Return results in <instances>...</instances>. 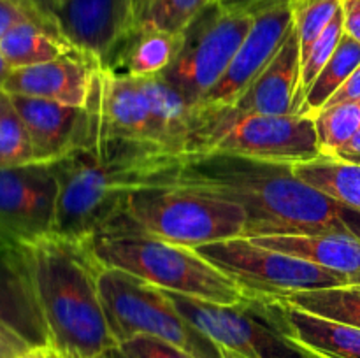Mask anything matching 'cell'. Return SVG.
Instances as JSON below:
<instances>
[{"label": "cell", "instance_id": "6da1fadb", "mask_svg": "<svg viewBox=\"0 0 360 358\" xmlns=\"http://www.w3.org/2000/svg\"><path fill=\"white\" fill-rule=\"evenodd\" d=\"M176 185L204 190L246 211L245 237L348 234L360 239V213L297 178L288 164L206 153L183 161Z\"/></svg>", "mask_w": 360, "mask_h": 358}, {"label": "cell", "instance_id": "7a4b0ae2", "mask_svg": "<svg viewBox=\"0 0 360 358\" xmlns=\"http://www.w3.org/2000/svg\"><path fill=\"white\" fill-rule=\"evenodd\" d=\"M183 161L155 142L88 139L51 161L58 183L53 235L88 241L112 230L132 190L174 183Z\"/></svg>", "mask_w": 360, "mask_h": 358}, {"label": "cell", "instance_id": "3957f363", "mask_svg": "<svg viewBox=\"0 0 360 358\" xmlns=\"http://www.w3.org/2000/svg\"><path fill=\"white\" fill-rule=\"evenodd\" d=\"M27 265L35 298L62 358H101L116 346L98 291L101 262L86 241L48 235L16 246Z\"/></svg>", "mask_w": 360, "mask_h": 358}, {"label": "cell", "instance_id": "277c9868", "mask_svg": "<svg viewBox=\"0 0 360 358\" xmlns=\"http://www.w3.org/2000/svg\"><path fill=\"white\" fill-rule=\"evenodd\" d=\"M86 244L102 267L129 272L165 291L224 305L246 298L234 279L193 248L172 244L139 230L105 232L88 239Z\"/></svg>", "mask_w": 360, "mask_h": 358}, {"label": "cell", "instance_id": "5b68a950", "mask_svg": "<svg viewBox=\"0 0 360 358\" xmlns=\"http://www.w3.org/2000/svg\"><path fill=\"white\" fill-rule=\"evenodd\" d=\"M246 223L248 216L239 204L169 183L132 190L125 199L122 220L109 232L139 230L172 244L199 248L245 237Z\"/></svg>", "mask_w": 360, "mask_h": 358}, {"label": "cell", "instance_id": "8992f818", "mask_svg": "<svg viewBox=\"0 0 360 358\" xmlns=\"http://www.w3.org/2000/svg\"><path fill=\"white\" fill-rule=\"evenodd\" d=\"M98 291L116 343L151 336L195 358H225L224 351L178 311L162 288L120 269L101 267Z\"/></svg>", "mask_w": 360, "mask_h": 358}, {"label": "cell", "instance_id": "52a82bcc", "mask_svg": "<svg viewBox=\"0 0 360 358\" xmlns=\"http://www.w3.org/2000/svg\"><path fill=\"white\" fill-rule=\"evenodd\" d=\"M178 311L206 333L225 358H326L292 339L274 318L269 302L246 295L224 305L165 291Z\"/></svg>", "mask_w": 360, "mask_h": 358}, {"label": "cell", "instance_id": "ba28073f", "mask_svg": "<svg viewBox=\"0 0 360 358\" xmlns=\"http://www.w3.org/2000/svg\"><path fill=\"white\" fill-rule=\"evenodd\" d=\"M252 25L250 6L211 4L179 34L178 51L162 77L195 107L224 76Z\"/></svg>", "mask_w": 360, "mask_h": 358}, {"label": "cell", "instance_id": "9c48e42d", "mask_svg": "<svg viewBox=\"0 0 360 358\" xmlns=\"http://www.w3.org/2000/svg\"><path fill=\"white\" fill-rule=\"evenodd\" d=\"M193 249L252 297L281 298L299 291L352 283L333 270L255 244L250 237L210 242Z\"/></svg>", "mask_w": 360, "mask_h": 358}, {"label": "cell", "instance_id": "30bf717a", "mask_svg": "<svg viewBox=\"0 0 360 358\" xmlns=\"http://www.w3.org/2000/svg\"><path fill=\"white\" fill-rule=\"evenodd\" d=\"M299 79H301V46H299L297 32L292 27L276 56L234 105L225 111L197 119L188 157L204 153L214 137L246 116L297 112Z\"/></svg>", "mask_w": 360, "mask_h": 358}, {"label": "cell", "instance_id": "8fae6325", "mask_svg": "<svg viewBox=\"0 0 360 358\" xmlns=\"http://www.w3.org/2000/svg\"><path fill=\"white\" fill-rule=\"evenodd\" d=\"M250 7L253 11L252 28L220 81L195 105L193 126L199 118L234 105L276 56L294 27L290 0H259Z\"/></svg>", "mask_w": 360, "mask_h": 358}, {"label": "cell", "instance_id": "7c38bea8", "mask_svg": "<svg viewBox=\"0 0 360 358\" xmlns=\"http://www.w3.org/2000/svg\"><path fill=\"white\" fill-rule=\"evenodd\" d=\"M224 153L273 164H301L322 154L315 118L306 114H253L224 130L204 153Z\"/></svg>", "mask_w": 360, "mask_h": 358}, {"label": "cell", "instance_id": "4fadbf2b", "mask_svg": "<svg viewBox=\"0 0 360 358\" xmlns=\"http://www.w3.org/2000/svg\"><path fill=\"white\" fill-rule=\"evenodd\" d=\"M56 197L51 164L0 168V244L16 248L53 235Z\"/></svg>", "mask_w": 360, "mask_h": 358}, {"label": "cell", "instance_id": "5bb4252c", "mask_svg": "<svg viewBox=\"0 0 360 358\" xmlns=\"http://www.w3.org/2000/svg\"><path fill=\"white\" fill-rule=\"evenodd\" d=\"M84 109L88 114L86 140L129 139L158 144L150 105L137 77L97 63Z\"/></svg>", "mask_w": 360, "mask_h": 358}, {"label": "cell", "instance_id": "9a60e30c", "mask_svg": "<svg viewBox=\"0 0 360 358\" xmlns=\"http://www.w3.org/2000/svg\"><path fill=\"white\" fill-rule=\"evenodd\" d=\"M56 16L69 44L91 62L111 67L136 30V0H67Z\"/></svg>", "mask_w": 360, "mask_h": 358}, {"label": "cell", "instance_id": "2e32d148", "mask_svg": "<svg viewBox=\"0 0 360 358\" xmlns=\"http://www.w3.org/2000/svg\"><path fill=\"white\" fill-rule=\"evenodd\" d=\"M0 339L20 354L51 347L21 251L0 244Z\"/></svg>", "mask_w": 360, "mask_h": 358}, {"label": "cell", "instance_id": "e0dca14e", "mask_svg": "<svg viewBox=\"0 0 360 358\" xmlns=\"http://www.w3.org/2000/svg\"><path fill=\"white\" fill-rule=\"evenodd\" d=\"M9 98L23 119L35 161L51 164L86 140L88 114L84 107L21 95H9Z\"/></svg>", "mask_w": 360, "mask_h": 358}, {"label": "cell", "instance_id": "ac0fdd59", "mask_svg": "<svg viewBox=\"0 0 360 358\" xmlns=\"http://www.w3.org/2000/svg\"><path fill=\"white\" fill-rule=\"evenodd\" d=\"M95 65L81 53H72L39 65L14 69L4 81L2 91L84 107Z\"/></svg>", "mask_w": 360, "mask_h": 358}, {"label": "cell", "instance_id": "d6986e66", "mask_svg": "<svg viewBox=\"0 0 360 358\" xmlns=\"http://www.w3.org/2000/svg\"><path fill=\"white\" fill-rule=\"evenodd\" d=\"M255 244L276 249L341 274L360 283V239L348 234H274L250 237Z\"/></svg>", "mask_w": 360, "mask_h": 358}, {"label": "cell", "instance_id": "ffe728a7", "mask_svg": "<svg viewBox=\"0 0 360 358\" xmlns=\"http://www.w3.org/2000/svg\"><path fill=\"white\" fill-rule=\"evenodd\" d=\"M285 332L326 358H360V329L333 321L280 298H266Z\"/></svg>", "mask_w": 360, "mask_h": 358}, {"label": "cell", "instance_id": "44dd1931", "mask_svg": "<svg viewBox=\"0 0 360 358\" xmlns=\"http://www.w3.org/2000/svg\"><path fill=\"white\" fill-rule=\"evenodd\" d=\"M178 41L179 35L137 27L123 42L109 69L134 77L157 76L172 63Z\"/></svg>", "mask_w": 360, "mask_h": 358}, {"label": "cell", "instance_id": "7402d4cb", "mask_svg": "<svg viewBox=\"0 0 360 358\" xmlns=\"http://www.w3.org/2000/svg\"><path fill=\"white\" fill-rule=\"evenodd\" d=\"M72 53L79 51L65 39L49 34L32 21L16 23L0 39V56L11 70L51 62Z\"/></svg>", "mask_w": 360, "mask_h": 358}, {"label": "cell", "instance_id": "603a6c76", "mask_svg": "<svg viewBox=\"0 0 360 358\" xmlns=\"http://www.w3.org/2000/svg\"><path fill=\"white\" fill-rule=\"evenodd\" d=\"M301 181L360 213V165L320 154L315 160L292 165Z\"/></svg>", "mask_w": 360, "mask_h": 358}, {"label": "cell", "instance_id": "cb8c5ba5", "mask_svg": "<svg viewBox=\"0 0 360 358\" xmlns=\"http://www.w3.org/2000/svg\"><path fill=\"white\" fill-rule=\"evenodd\" d=\"M360 65V44L343 34L336 51L333 53L327 65L322 72L316 76L309 90L306 91L302 98L299 114H306L315 118L320 111L327 105V102L333 98V95L347 83L348 77L354 74V70Z\"/></svg>", "mask_w": 360, "mask_h": 358}, {"label": "cell", "instance_id": "d4e9b609", "mask_svg": "<svg viewBox=\"0 0 360 358\" xmlns=\"http://www.w3.org/2000/svg\"><path fill=\"white\" fill-rule=\"evenodd\" d=\"M280 300L311 314L360 329V283L299 291Z\"/></svg>", "mask_w": 360, "mask_h": 358}, {"label": "cell", "instance_id": "484cf974", "mask_svg": "<svg viewBox=\"0 0 360 358\" xmlns=\"http://www.w3.org/2000/svg\"><path fill=\"white\" fill-rule=\"evenodd\" d=\"M221 0H146L136 28L179 35L206 7Z\"/></svg>", "mask_w": 360, "mask_h": 358}, {"label": "cell", "instance_id": "4316f807", "mask_svg": "<svg viewBox=\"0 0 360 358\" xmlns=\"http://www.w3.org/2000/svg\"><path fill=\"white\" fill-rule=\"evenodd\" d=\"M315 126L320 151L333 157L360 130V98L326 105L315 116Z\"/></svg>", "mask_w": 360, "mask_h": 358}, {"label": "cell", "instance_id": "83f0119b", "mask_svg": "<svg viewBox=\"0 0 360 358\" xmlns=\"http://www.w3.org/2000/svg\"><path fill=\"white\" fill-rule=\"evenodd\" d=\"M35 154L23 119L4 91L0 105V168L34 164Z\"/></svg>", "mask_w": 360, "mask_h": 358}, {"label": "cell", "instance_id": "f1b7e54d", "mask_svg": "<svg viewBox=\"0 0 360 358\" xmlns=\"http://www.w3.org/2000/svg\"><path fill=\"white\" fill-rule=\"evenodd\" d=\"M341 9L340 0H290L292 21L301 46V60Z\"/></svg>", "mask_w": 360, "mask_h": 358}, {"label": "cell", "instance_id": "f546056e", "mask_svg": "<svg viewBox=\"0 0 360 358\" xmlns=\"http://www.w3.org/2000/svg\"><path fill=\"white\" fill-rule=\"evenodd\" d=\"M343 34V14H341L340 9L336 16H334V20L329 23V27L322 32L319 41L313 44L311 49H309L308 55L301 60V79H299L297 90V112L299 109H301L302 98H304L306 91L309 90L313 81H315L316 76L322 72V69L327 65V62L330 60L333 53L336 51Z\"/></svg>", "mask_w": 360, "mask_h": 358}, {"label": "cell", "instance_id": "4dcf8cb0", "mask_svg": "<svg viewBox=\"0 0 360 358\" xmlns=\"http://www.w3.org/2000/svg\"><path fill=\"white\" fill-rule=\"evenodd\" d=\"M101 358H195L188 351L151 336H134L116 344Z\"/></svg>", "mask_w": 360, "mask_h": 358}, {"label": "cell", "instance_id": "1f68e13d", "mask_svg": "<svg viewBox=\"0 0 360 358\" xmlns=\"http://www.w3.org/2000/svg\"><path fill=\"white\" fill-rule=\"evenodd\" d=\"M7 2L14 4L18 9L23 11L35 25L48 30L49 34L62 37V32L58 27V16H56V6L53 0H7Z\"/></svg>", "mask_w": 360, "mask_h": 358}, {"label": "cell", "instance_id": "d6a6232c", "mask_svg": "<svg viewBox=\"0 0 360 358\" xmlns=\"http://www.w3.org/2000/svg\"><path fill=\"white\" fill-rule=\"evenodd\" d=\"M343 30L360 44V0H340Z\"/></svg>", "mask_w": 360, "mask_h": 358}, {"label": "cell", "instance_id": "836d02e7", "mask_svg": "<svg viewBox=\"0 0 360 358\" xmlns=\"http://www.w3.org/2000/svg\"><path fill=\"white\" fill-rule=\"evenodd\" d=\"M21 21H32L27 14L21 9H18L14 4L7 2V0H0V39L2 35L9 30L11 27H14L16 23ZM34 23V21H32Z\"/></svg>", "mask_w": 360, "mask_h": 358}, {"label": "cell", "instance_id": "e575fe53", "mask_svg": "<svg viewBox=\"0 0 360 358\" xmlns=\"http://www.w3.org/2000/svg\"><path fill=\"white\" fill-rule=\"evenodd\" d=\"M357 98H360V65L354 70V74L348 77L347 83L333 95V98L327 102V105H334L347 100H357Z\"/></svg>", "mask_w": 360, "mask_h": 358}, {"label": "cell", "instance_id": "d590c367", "mask_svg": "<svg viewBox=\"0 0 360 358\" xmlns=\"http://www.w3.org/2000/svg\"><path fill=\"white\" fill-rule=\"evenodd\" d=\"M327 157H329V154H327ZM333 157L345 161H350V164L360 165V130L347 144H343Z\"/></svg>", "mask_w": 360, "mask_h": 358}, {"label": "cell", "instance_id": "8d00e7d4", "mask_svg": "<svg viewBox=\"0 0 360 358\" xmlns=\"http://www.w3.org/2000/svg\"><path fill=\"white\" fill-rule=\"evenodd\" d=\"M16 357H20V353L14 351L9 344H6L2 339H0V358H16Z\"/></svg>", "mask_w": 360, "mask_h": 358}, {"label": "cell", "instance_id": "74e56055", "mask_svg": "<svg viewBox=\"0 0 360 358\" xmlns=\"http://www.w3.org/2000/svg\"><path fill=\"white\" fill-rule=\"evenodd\" d=\"M16 358H48V347H42V350H32L27 353L20 354Z\"/></svg>", "mask_w": 360, "mask_h": 358}, {"label": "cell", "instance_id": "f35d334b", "mask_svg": "<svg viewBox=\"0 0 360 358\" xmlns=\"http://www.w3.org/2000/svg\"><path fill=\"white\" fill-rule=\"evenodd\" d=\"M9 72H11V69H9V67H7V63L4 62L2 56H0V90H2L4 81H6L7 76H9Z\"/></svg>", "mask_w": 360, "mask_h": 358}, {"label": "cell", "instance_id": "ab89813d", "mask_svg": "<svg viewBox=\"0 0 360 358\" xmlns=\"http://www.w3.org/2000/svg\"><path fill=\"white\" fill-rule=\"evenodd\" d=\"M259 0H221V4L225 6H250V4H255Z\"/></svg>", "mask_w": 360, "mask_h": 358}, {"label": "cell", "instance_id": "60d3db41", "mask_svg": "<svg viewBox=\"0 0 360 358\" xmlns=\"http://www.w3.org/2000/svg\"><path fill=\"white\" fill-rule=\"evenodd\" d=\"M144 4H146V0H136V23H137V16H139L141 9L144 7Z\"/></svg>", "mask_w": 360, "mask_h": 358}, {"label": "cell", "instance_id": "b9f144b4", "mask_svg": "<svg viewBox=\"0 0 360 358\" xmlns=\"http://www.w3.org/2000/svg\"><path fill=\"white\" fill-rule=\"evenodd\" d=\"M48 358H62V357H60V354L56 353V351H53L51 347H48Z\"/></svg>", "mask_w": 360, "mask_h": 358}, {"label": "cell", "instance_id": "7bdbcfd3", "mask_svg": "<svg viewBox=\"0 0 360 358\" xmlns=\"http://www.w3.org/2000/svg\"><path fill=\"white\" fill-rule=\"evenodd\" d=\"M65 2H67V0H53V4H55V6H56V14H58V9H60V7H62Z\"/></svg>", "mask_w": 360, "mask_h": 358}, {"label": "cell", "instance_id": "ee69618b", "mask_svg": "<svg viewBox=\"0 0 360 358\" xmlns=\"http://www.w3.org/2000/svg\"><path fill=\"white\" fill-rule=\"evenodd\" d=\"M2 97H4V91L0 90V105H2Z\"/></svg>", "mask_w": 360, "mask_h": 358}]
</instances>
